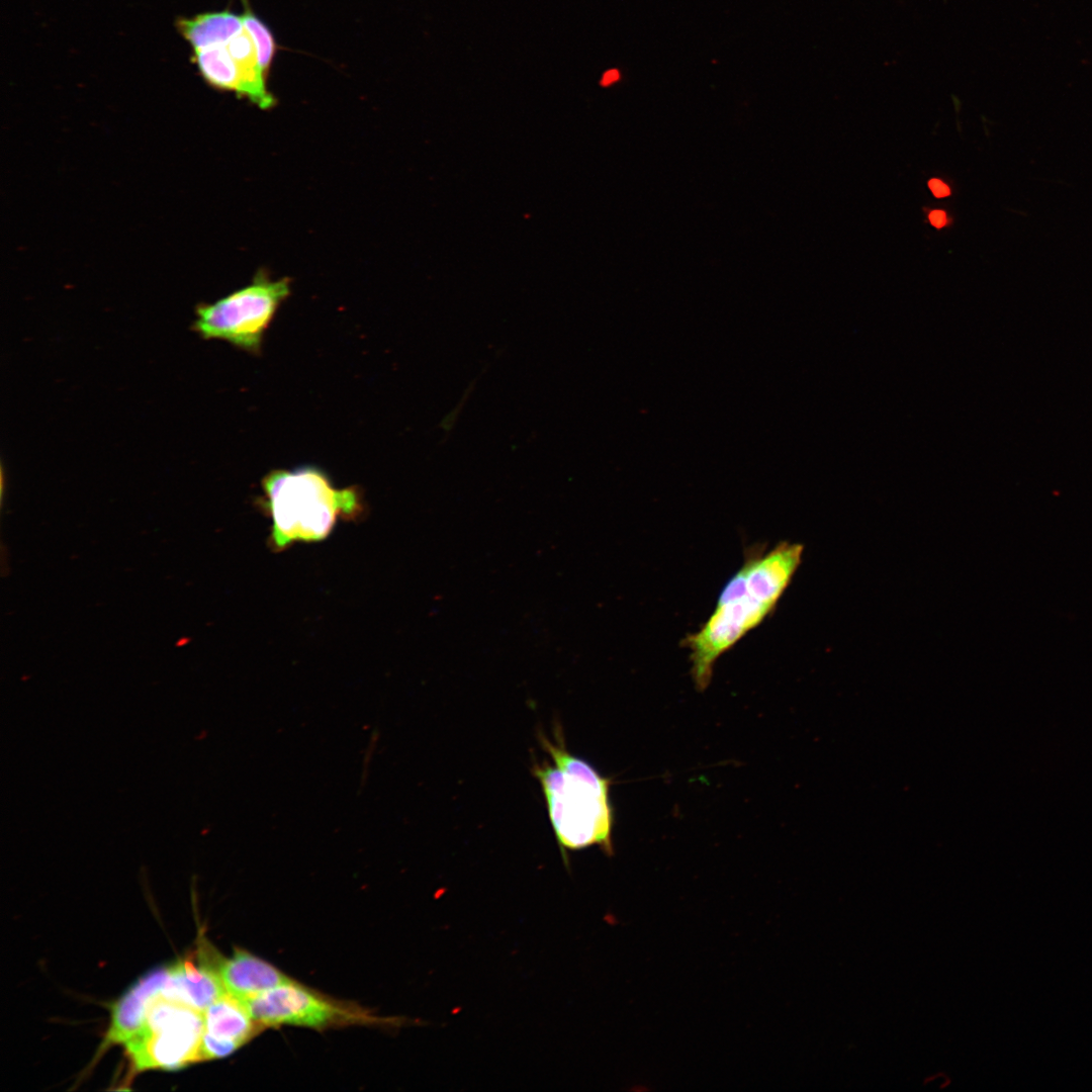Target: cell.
Wrapping results in <instances>:
<instances>
[{"label": "cell", "instance_id": "6da1fadb", "mask_svg": "<svg viewBox=\"0 0 1092 1092\" xmlns=\"http://www.w3.org/2000/svg\"><path fill=\"white\" fill-rule=\"evenodd\" d=\"M803 553L802 544L788 541L766 552L752 551L727 581L707 620L684 639L699 690L710 684L717 659L775 611Z\"/></svg>", "mask_w": 1092, "mask_h": 1092}, {"label": "cell", "instance_id": "7a4b0ae2", "mask_svg": "<svg viewBox=\"0 0 1092 1092\" xmlns=\"http://www.w3.org/2000/svg\"><path fill=\"white\" fill-rule=\"evenodd\" d=\"M554 741L540 734L542 747L553 764L535 762L549 819L565 859L568 850L599 845L613 854L614 810L609 799L611 781L585 760L570 753L556 728Z\"/></svg>", "mask_w": 1092, "mask_h": 1092}, {"label": "cell", "instance_id": "3957f363", "mask_svg": "<svg viewBox=\"0 0 1092 1092\" xmlns=\"http://www.w3.org/2000/svg\"><path fill=\"white\" fill-rule=\"evenodd\" d=\"M263 504L271 519L270 545L284 550L296 542H318L333 531L340 518H356L363 511L355 486L336 488L315 467L270 471L262 481Z\"/></svg>", "mask_w": 1092, "mask_h": 1092}, {"label": "cell", "instance_id": "277c9868", "mask_svg": "<svg viewBox=\"0 0 1092 1092\" xmlns=\"http://www.w3.org/2000/svg\"><path fill=\"white\" fill-rule=\"evenodd\" d=\"M204 1030L203 1012L159 995L150 1004L141 1030L124 1045L138 1072L173 1071L202 1061Z\"/></svg>", "mask_w": 1092, "mask_h": 1092}, {"label": "cell", "instance_id": "5b68a950", "mask_svg": "<svg viewBox=\"0 0 1092 1092\" xmlns=\"http://www.w3.org/2000/svg\"><path fill=\"white\" fill-rule=\"evenodd\" d=\"M290 293L285 278L258 276L251 284L197 308L194 330L204 339H218L258 354L278 307Z\"/></svg>", "mask_w": 1092, "mask_h": 1092}, {"label": "cell", "instance_id": "8992f818", "mask_svg": "<svg viewBox=\"0 0 1092 1092\" xmlns=\"http://www.w3.org/2000/svg\"><path fill=\"white\" fill-rule=\"evenodd\" d=\"M262 1027L295 1025L326 1028L371 1019L361 1011L317 994L294 981L242 1000Z\"/></svg>", "mask_w": 1092, "mask_h": 1092}, {"label": "cell", "instance_id": "52a82bcc", "mask_svg": "<svg viewBox=\"0 0 1092 1092\" xmlns=\"http://www.w3.org/2000/svg\"><path fill=\"white\" fill-rule=\"evenodd\" d=\"M219 959L215 953L201 951L198 963L185 958L169 966V977L161 995L204 1012L225 993L217 973Z\"/></svg>", "mask_w": 1092, "mask_h": 1092}, {"label": "cell", "instance_id": "ba28073f", "mask_svg": "<svg viewBox=\"0 0 1092 1092\" xmlns=\"http://www.w3.org/2000/svg\"><path fill=\"white\" fill-rule=\"evenodd\" d=\"M168 977L169 967L147 973L112 1005L104 1049L110 1044L125 1043L141 1030L150 1004L161 995Z\"/></svg>", "mask_w": 1092, "mask_h": 1092}, {"label": "cell", "instance_id": "9c48e42d", "mask_svg": "<svg viewBox=\"0 0 1092 1092\" xmlns=\"http://www.w3.org/2000/svg\"><path fill=\"white\" fill-rule=\"evenodd\" d=\"M225 992L244 1000L291 980L268 962L240 948L217 966Z\"/></svg>", "mask_w": 1092, "mask_h": 1092}, {"label": "cell", "instance_id": "30bf717a", "mask_svg": "<svg viewBox=\"0 0 1092 1092\" xmlns=\"http://www.w3.org/2000/svg\"><path fill=\"white\" fill-rule=\"evenodd\" d=\"M203 1016L206 1032L241 1046L264 1028L252 1018L243 1001L228 992L211 1003Z\"/></svg>", "mask_w": 1092, "mask_h": 1092}, {"label": "cell", "instance_id": "8fae6325", "mask_svg": "<svg viewBox=\"0 0 1092 1092\" xmlns=\"http://www.w3.org/2000/svg\"><path fill=\"white\" fill-rule=\"evenodd\" d=\"M177 26L193 51L225 44L245 26L242 15L230 10L207 12L192 18H180Z\"/></svg>", "mask_w": 1092, "mask_h": 1092}, {"label": "cell", "instance_id": "7c38bea8", "mask_svg": "<svg viewBox=\"0 0 1092 1092\" xmlns=\"http://www.w3.org/2000/svg\"><path fill=\"white\" fill-rule=\"evenodd\" d=\"M193 52V61L206 82L217 89L234 91L239 94L240 72L225 44L212 46Z\"/></svg>", "mask_w": 1092, "mask_h": 1092}, {"label": "cell", "instance_id": "4fadbf2b", "mask_svg": "<svg viewBox=\"0 0 1092 1092\" xmlns=\"http://www.w3.org/2000/svg\"><path fill=\"white\" fill-rule=\"evenodd\" d=\"M244 26L251 34L258 54L260 67L267 77L276 52V43L268 26L253 12L248 0H241Z\"/></svg>", "mask_w": 1092, "mask_h": 1092}, {"label": "cell", "instance_id": "5bb4252c", "mask_svg": "<svg viewBox=\"0 0 1092 1092\" xmlns=\"http://www.w3.org/2000/svg\"><path fill=\"white\" fill-rule=\"evenodd\" d=\"M240 1048L237 1042L216 1038L204 1030L201 1043L202 1061L225 1058Z\"/></svg>", "mask_w": 1092, "mask_h": 1092}, {"label": "cell", "instance_id": "9a60e30c", "mask_svg": "<svg viewBox=\"0 0 1092 1092\" xmlns=\"http://www.w3.org/2000/svg\"><path fill=\"white\" fill-rule=\"evenodd\" d=\"M928 187L935 197H945L949 195V188L947 185L938 179H931L928 182Z\"/></svg>", "mask_w": 1092, "mask_h": 1092}, {"label": "cell", "instance_id": "2e32d148", "mask_svg": "<svg viewBox=\"0 0 1092 1092\" xmlns=\"http://www.w3.org/2000/svg\"><path fill=\"white\" fill-rule=\"evenodd\" d=\"M929 220L933 226L940 229L946 223V215L942 210L936 209L930 212Z\"/></svg>", "mask_w": 1092, "mask_h": 1092}, {"label": "cell", "instance_id": "e0dca14e", "mask_svg": "<svg viewBox=\"0 0 1092 1092\" xmlns=\"http://www.w3.org/2000/svg\"><path fill=\"white\" fill-rule=\"evenodd\" d=\"M619 77H620V75H619V72L617 70H615V69L609 70L604 74V76H603V78L601 80V85L602 86H609L612 83L616 82L619 79Z\"/></svg>", "mask_w": 1092, "mask_h": 1092}]
</instances>
